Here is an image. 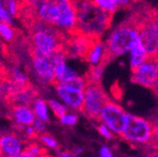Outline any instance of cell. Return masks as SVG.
<instances>
[{"mask_svg":"<svg viewBox=\"0 0 158 157\" xmlns=\"http://www.w3.org/2000/svg\"><path fill=\"white\" fill-rule=\"evenodd\" d=\"M77 9L76 32L92 40L100 39L111 25L112 16L94 5L90 0L73 1Z\"/></svg>","mask_w":158,"mask_h":157,"instance_id":"obj_1","label":"cell"},{"mask_svg":"<svg viewBox=\"0 0 158 157\" xmlns=\"http://www.w3.org/2000/svg\"><path fill=\"white\" fill-rule=\"evenodd\" d=\"M65 38L60 30L51 25H44L42 28L32 32L30 39L31 56L49 57L55 53L63 50Z\"/></svg>","mask_w":158,"mask_h":157,"instance_id":"obj_2","label":"cell"},{"mask_svg":"<svg viewBox=\"0 0 158 157\" xmlns=\"http://www.w3.org/2000/svg\"><path fill=\"white\" fill-rule=\"evenodd\" d=\"M140 41L137 27L133 19L120 25L111 32L106 43L108 60L129 53L130 49Z\"/></svg>","mask_w":158,"mask_h":157,"instance_id":"obj_3","label":"cell"},{"mask_svg":"<svg viewBox=\"0 0 158 157\" xmlns=\"http://www.w3.org/2000/svg\"><path fill=\"white\" fill-rule=\"evenodd\" d=\"M133 20L149 56H158V13L149 10Z\"/></svg>","mask_w":158,"mask_h":157,"instance_id":"obj_4","label":"cell"},{"mask_svg":"<svg viewBox=\"0 0 158 157\" xmlns=\"http://www.w3.org/2000/svg\"><path fill=\"white\" fill-rule=\"evenodd\" d=\"M121 136L134 145L151 144L153 136L152 122L143 118L128 114L127 121Z\"/></svg>","mask_w":158,"mask_h":157,"instance_id":"obj_5","label":"cell"},{"mask_svg":"<svg viewBox=\"0 0 158 157\" xmlns=\"http://www.w3.org/2000/svg\"><path fill=\"white\" fill-rule=\"evenodd\" d=\"M108 101L107 96L100 83L88 82L84 89V103L82 112L90 119L98 120L103 106Z\"/></svg>","mask_w":158,"mask_h":157,"instance_id":"obj_6","label":"cell"},{"mask_svg":"<svg viewBox=\"0 0 158 157\" xmlns=\"http://www.w3.org/2000/svg\"><path fill=\"white\" fill-rule=\"evenodd\" d=\"M128 114L123 108L112 101H107L103 106L98 120L107 125L115 134L121 135L127 121Z\"/></svg>","mask_w":158,"mask_h":157,"instance_id":"obj_7","label":"cell"},{"mask_svg":"<svg viewBox=\"0 0 158 157\" xmlns=\"http://www.w3.org/2000/svg\"><path fill=\"white\" fill-rule=\"evenodd\" d=\"M132 81L148 89H153L158 81V56H149L139 66L133 69Z\"/></svg>","mask_w":158,"mask_h":157,"instance_id":"obj_8","label":"cell"},{"mask_svg":"<svg viewBox=\"0 0 158 157\" xmlns=\"http://www.w3.org/2000/svg\"><path fill=\"white\" fill-rule=\"evenodd\" d=\"M77 26V9L73 0L58 3V16L55 27L62 31L74 34Z\"/></svg>","mask_w":158,"mask_h":157,"instance_id":"obj_9","label":"cell"},{"mask_svg":"<svg viewBox=\"0 0 158 157\" xmlns=\"http://www.w3.org/2000/svg\"><path fill=\"white\" fill-rule=\"evenodd\" d=\"M56 93L61 101L70 108L82 111L84 103V90L69 83H54Z\"/></svg>","mask_w":158,"mask_h":157,"instance_id":"obj_10","label":"cell"},{"mask_svg":"<svg viewBox=\"0 0 158 157\" xmlns=\"http://www.w3.org/2000/svg\"><path fill=\"white\" fill-rule=\"evenodd\" d=\"M58 16V3L53 0H42L33 11L34 20H40L55 27Z\"/></svg>","mask_w":158,"mask_h":157,"instance_id":"obj_11","label":"cell"},{"mask_svg":"<svg viewBox=\"0 0 158 157\" xmlns=\"http://www.w3.org/2000/svg\"><path fill=\"white\" fill-rule=\"evenodd\" d=\"M24 142L15 134H6L0 136V155L17 157L24 151Z\"/></svg>","mask_w":158,"mask_h":157,"instance_id":"obj_12","label":"cell"},{"mask_svg":"<svg viewBox=\"0 0 158 157\" xmlns=\"http://www.w3.org/2000/svg\"><path fill=\"white\" fill-rule=\"evenodd\" d=\"M33 67L39 78L44 83L55 82V65L50 56H33Z\"/></svg>","mask_w":158,"mask_h":157,"instance_id":"obj_13","label":"cell"},{"mask_svg":"<svg viewBox=\"0 0 158 157\" xmlns=\"http://www.w3.org/2000/svg\"><path fill=\"white\" fill-rule=\"evenodd\" d=\"M86 60L91 66L105 65L109 60L106 43H102L100 39H94L86 56Z\"/></svg>","mask_w":158,"mask_h":157,"instance_id":"obj_14","label":"cell"},{"mask_svg":"<svg viewBox=\"0 0 158 157\" xmlns=\"http://www.w3.org/2000/svg\"><path fill=\"white\" fill-rule=\"evenodd\" d=\"M36 91L30 87L27 86L24 88H20L10 94H9L6 99L9 103L11 104V105H29L32 104L36 99Z\"/></svg>","mask_w":158,"mask_h":157,"instance_id":"obj_15","label":"cell"},{"mask_svg":"<svg viewBox=\"0 0 158 157\" xmlns=\"http://www.w3.org/2000/svg\"><path fill=\"white\" fill-rule=\"evenodd\" d=\"M11 116L15 123L22 127L32 125L36 118L33 109H31L28 105H12Z\"/></svg>","mask_w":158,"mask_h":157,"instance_id":"obj_16","label":"cell"},{"mask_svg":"<svg viewBox=\"0 0 158 157\" xmlns=\"http://www.w3.org/2000/svg\"><path fill=\"white\" fill-rule=\"evenodd\" d=\"M130 54V66L133 69L139 66L141 63H143L145 60H148L149 55L142 44L141 41L136 43L129 51Z\"/></svg>","mask_w":158,"mask_h":157,"instance_id":"obj_17","label":"cell"},{"mask_svg":"<svg viewBox=\"0 0 158 157\" xmlns=\"http://www.w3.org/2000/svg\"><path fill=\"white\" fill-rule=\"evenodd\" d=\"M48 107L49 105L43 99H38V98L35 99V101L33 102V111L37 119L47 122L49 121Z\"/></svg>","mask_w":158,"mask_h":157,"instance_id":"obj_18","label":"cell"},{"mask_svg":"<svg viewBox=\"0 0 158 157\" xmlns=\"http://www.w3.org/2000/svg\"><path fill=\"white\" fill-rule=\"evenodd\" d=\"M46 151L37 143H31L28 144L24 151H22L21 155L22 157H36V156H44L46 155Z\"/></svg>","mask_w":158,"mask_h":157,"instance_id":"obj_19","label":"cell"},{"mask_svg":"<svg viewBox=\"0 0 158 157\" xmlns=\"http://www.w3.org/2000/svg\"><path fill=\"white\" fill-rule=\"evenodd\" d=\"M90 1L97 7L110 13L111 15H113L118 9H120L116 0H90Z\"/></svg>","mask_w":158,"mask_h":157,"instance_id":"obj_20","label":"cell"},{"mask_svg":"<svg viewBox=\"0 0 158 157\" xmlns=\"http://www.w3.org/2000/svg\"><path fill=\"white\" fill-rule=\"evenodd\" d=\"M10 81L18 88H24V87L28 86L27 75L17 68H14L11 70Z\"/></svg>","mask_w":158,"mask_h":157,"instance_id":"obj_21","label":"cell"},{"mask_svg":"<svg viewBox=\"0 0 158 157\" xmlns=\"http://www.w3.org/2000/svg\"><path fill=\"white\" fill-rule=\"evenodd\" d=\"M103 74H104V65H97L91 67L86 77L88 79V82L100 83Z\"/></svg>","mask_w":158,"mask_h":157,"instance_id":"obj_22","label":"cell"},{"mask_svg":"<svg viewBox=\"0 0 158 157\" xmlns=\"http://www.w3.org/2000/svg\"><path fill=\"white\" fill-rule=\"evenodd\" d=\"M77 76H78L77 72L73 68L67 66L65 71L60 75L56 77L54 83H69L72 80H73L74 78H76Z\"/></svg>","mask_w":158,"mask_h":157,"instance_id":"obj_23","label":"cell"},{"mask_svg":"<svg viewBox=\"0 0 158 157\" xmlns=\"http://www.w3.org/2000/svg\"><path fill=\"white\" fill-rule=\"evenodd\" d=\"M48 105L58 119L60 117H62L64 114H66L68 111V108H67L68 106L63 102L61 103V102H58L56 100H50L48 102Z\"/></svg>","mask_w":158,"mask_h":157,"instance_id":"obj_24","label":"cell"},{"mask_svg":"<svg viewBox=\"0 0 158 157\" xmlns=\"http://www.w3.org/2000/svg\"><path fill=\"white\" fill-rule=\"evenodd\" d=\"M0 35L8 42L13 41L16 37V33L14 29L10 26V24L2 22V21L0 22Z\"/></svg>","mask_w":158,"mask_h":157,"instance_id":"obj_25","label":"cell"},{"mask_svg":"<svg viewBox=\"0 0 158 157\" xmlns=\"http://www.w3.org/2000/svg\"><path fill=\"white\" fill-rule=\"evenodd\" d=\"M59 121L60 122L64 125H68V126H73L74 125L77 121H78V117L77 115L75 114H73V113H66L64 114L62 117L59 118Z\"/></svg>","mask_w":158,"mask_h":157,"instance_id":"obj_26","label":"cell"},{"mask_svg":"<svg viewBox=\"0 0 158 157\" xmlns=\"http://www.w3.org/2000/svg\"><path fill=\"white\" fill-rule=\"evenodd\" d=\"M40 140H41L43 145H44V146H46L48 148L56 149L58 147L56 140L55 138H53L51 135H48V134H40Z\"/></svg>","mask_w":158,"mask_h":157,"instance_id":"obj_27","label":"cell"},{"mask_svg":"<svg viewBox=\"0 0 158 157\" xmlns=\"http://www.w3.org/2000/svg\"><path fill=\"white\" fill-rule=\"evenodd\" d=\"M98 132L100 133V134L102 136H104L106 139H111L113 137V134H114V133L111 131V129L107 125H106L102 122L98 126Z\"/></svg>","mask_w":158,"mask_h":157,"instance_id":"obj_28","label":"cell"},{"mask_svg":"<svg viewBox=\"0 0 158 157\" xmlns=\"http://www.w3.org/2000/svg\"><path fill=\"white\" fill-rule=\"evenodd\" d=\"M32 126L33 128L35 129L37 134H44L45 130H46V127H45V123L44 122L41 121V120H39V119H35L34 122L32 123Z\"/></svg>","mask_w":158,"mask_h":157,"instance_id":"obj_29","label":"cell"},{"mask_svg":"<svg viewBox=\"0 0 158 157\" xmlns=\"http://www.w3.org/2000/svg\"><path fill=\"white\" fill-rule=\"evenodd\" d=\"M152 125H153V136L151 145L154 148H158V118L154 122H152Z\"/></svg>","mask_w":158,"mask_h":157,"instance_id":"obj_30","label":"cell"},{"mask_svg":"<svg viewBox=\"0 0 158 157\" xmlns=\"http://www.w3.org/2000/svg\"><path fill=\"white\" fill-rule=\"evenodd\" d=\"M19 7L18 4L15 0H9L8 1V10L10 11V13L11 15H16L18 12Z\"/></svg>","mask_w":158,"mask_h":157,"instance_id":"obj_31","label":"cell"},{"mask_svg":"<svg viewBox=\"0 0 158 157\" xmlns=\"http://www.w3.org/2000/svg\"><path fill=\"white\" fill-rule=\"evenodd\" d=\"M99 155L102 157H112L113 152L107 146H103L99 151Z\"/></svg>","mask_w":158,"mask_h":157,"instance_id":"obj_32","label":"cell"},{"mask_svg":"<svg viewBox=\"0 0 158 157\" xmlns=\"http://www.w3.org/2000/svg\"><path fill=\"white\" fill-rule=\"evenodd\" d=\"M116 1L120 9H126V8H129L135 0H116Z\"/></svg>","mask_w":158,"mask_h":157,"instance_id":"obj_33","label":"cell"},{"mask_svg":"<svg viewBox=\"0 0 158 157\" xmlns=\"http://www.w3.org/2000/svg\"><path fill=\"white\" fill-rule=\"evenodd\" d=\"M26 134H27V135L28 138H34L35 136L38 135L37 133H36V131H35V129L33 128L32 125L27 126V128H26Z\"/></svg>","mask_w":158,"mask_h":157,"instance_id":"obj_34","label":"cell"},{"mask_svg":"<svg viewBox=\"0 0 158 157\" xmlns=\"http://www.w3.org/2000/svg\"><path fill=\"white\" fill-rule=\"evenodd\" d=\"M83 151H84V149H83L82 147H75V148H73V151H72V155H73V156H78V155L82 154Z\"/></svg>","mask_w":158,"mask_h":157,"instance_id":"obj_35","label":"cell"},{"mask_svg":"<svg viewBox=\"0 0 158 157\" xmlns=\"http://www.w3.org/2000/svg\"><path fill=\"white\" fill-rule=\"evenodd\" d=\"M58 155H60V156H65V157H68V156H71L72 153H70L69 151H58Z\"/></svg>","mask_w":158,"mask_h":157,"instance_id":"obj_36","label":"cell"},{"mask_svg":"<svg viewBox=\"0 0 158 157\" xmlns=\"http://www.w3.org/2000/svg\"><path fill=\"white\" fill-rule=\"evenodd\" d=\"M153 90H154V92L156 93V95L158 96V81L156 82V84L154 85V87H153V89H152Z\"/></svg>","mask_w":158,"mask_h":157,"instance_id":"obj_37","label":"cell"},{"mask_svg":"<svg viewBox=\"0 0 158 157\" xmlns=\"http://www.w3.org/2000/svg\"><path fill=\"white\" fill-rule=\"evenodd\" d=\"M53 1L56 2V3H60V2H65V1H68V0H53Z\"/></svg>","mask_w":158,"mask_h":157,"instance_id":"obj_38","label":"cell"},{"mask_svg":"<svg viewBox=\"0 0 158 157\" xmlns=\"http://www.w3.org/2000/svg\"><path fill=\"white\" fill-rule=\"evenodd\" d=\"M4 8H3V6H2V3H1V0H0V11H1L2 10H3Z\"/></svg>","mask_w":158,"mask_h":157,"instance_id":"obj_39","label":"cell"},{"mask_svg":"<svg viewBox=\"0 0 158 157\" xmlns=\"http://www.w3.org/2000/svg\"><path fill=\"white\" fill-rule=\"evenodd\" d=\"M73 1H77V0H73Z\"/></svg>","mask_w":158,"mask_h":157,"instance_id":"obj_40","label":"cell"}]
</instances>
